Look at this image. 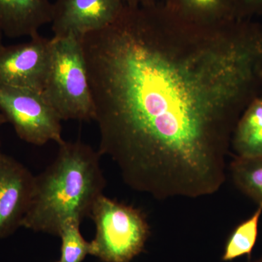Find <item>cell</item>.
I'll return each instance as SVG.
<instances>
[{"label": "cell", "instance_id": "cell-1", "mask_svg": "<svg viewBox=\"0 0 262 262\" xmlns=\"http://www.w3.org/2000/svg\"><path fill=\"white\" fill-rule=\"evenodd\" d=\"M126 5L81 37L98 152L157 200L211 195L227 177L234 129L262 85V28L163 26Z\"/></svg>", "mask_w": 262, "mask_h": 262}, {"label": "cell", "instance_id": "cell-2", "mask_svg": "<svg viewBox=\"0 0 262 262\" xmlns=\"http://www.w3.org/2000/svg\"><path fill=\"white\" fill-rule=\"evenodd\" d=\"M56 159L34 179L30 205L21 227L59 235L66 221L90 217L103 194L106 179L101 154L80 141H63Z\"/></svg>", "mask_w": 262, "mask_h": 262}, {"label": "cell", "instance_id": "cell-3", "mask_svg": "<svg viewBox=\"0 0 262 262\" xmlns=\"http://www.w3.org/2000/svg\"><path fill=\"white\" fill-rule=\"evenodd\" d=\"M42 93L62 120H94V101L81 37L52 38L49 68Z\"/></svg>", "mask_w": 262, "mask_h": 262}, {"label": "cell", "instance_id": "cell-4", "mask_svg": "<svg viewBox=\"0 0 262 262\" xmlns=\"http://www.w3.org/2000/svg\"><path fill=\"white\" fill-rule=\"evenodd\" d=\"M90 218L96 230L90 255L103 262H130L144 251L150 228L140 210L102 194Z\"/></svg>", "mask_w": 262, "mask_h": 262}, {"label": "cell", "instance_id": "cell-5", "mask_svg": "<svg viewBox=\"0 0 262 262\" xmlns=\"http://www.w3.org/2000/svg\"><path fill=\"white\" fill-rule=\"evenodd\" d=\"M0 112L29 144L42 146L54 141L60 145L64 141L62 120L42 92L0 84Z\"/></svg>", "mask_w": 262, "mask_h": 262}, {"label": "cell", "instance_id": "cell-6", "mask_svg": "<svg viewBox=\"0 0 262 262\" xmlns=\"http://www.w3.org/2000/svg\"><path fill=\"white\" fill-rule=\"evenodd\" d=\"M51 39L39 34L0 50V84L42 92L51 59Z\"/></svg>", "mask_w": 262, "mask_h": 262}, {"label": "cell", "instance_id": "cell-7", "mask_svg": "<svg viewBox=\"0 0 262 262\" xmlns=\"http://www.w3.org/2000/svg\"><path fill=\"white\" fill-rule=\"evenodd\" d=\"M126 5L125 0H56L51 23L53 37H82L101 30L113 23Z\"/></svg>", "mask_w": 262, "mask_h": 262}, {"label": "cell", "instance_id": "cell-8", "mask_svg": "<svg viewBox=\"0 0 262 262\" xmlns=\"http://www.w3.org/2000/svg\"><path fill=\"white\" fill-rule=\"evenodd\" d=\"M34 179L23 164L0 151V239L21 227L32 200Z\"/></svg>", "mask_w": 262, "mask_h": 262}, {"label": "cell", "instance_id": "cell-9", "mask_svg": "<svg viewBox=\"0 0 262 262\" xmlns=\"http://www.w3.org/2000/svg\"><path fill=\"white\" fill-rule=\"evenodd\" d=\"M50 0H0V31L8 37H32L51 24Z\"/></svg>", "mask_w": 262, "mask_h": 262}, {"label": "cell", "instance_id": "cell-10", "mask_svg": "<svg viewBox=\"0 0 262 262\" xmlns=\"http://www.w3.org/2000/svg\"><path fill=\"white\" fill-rule=\"evenodd\" d=\"M231 146L236 157H262V96L255 98L241 115Z\"/></svg>", "mask_w": 262, "mask_h": 262}, {"label": "cell", "instance_id": "cell-11", "mask_svg": "<svg viewBox=\"0 0 262 262\" xmlns=\"http://www.w3.org/2000/svg\"><path fill=\"white\" fill-rule=\"evenodd\" d=\"M232 182L243 194L262 206V157H234L229 165Z\"/></svg>", "mask_w": 262, "mask_h": 262}, {"label": "cell", "instance_id": "cell-12", "mask_svg": "<svg viewBox=\"0 0 262 262\" xmlns=\"http://www.w3.org/2000/svg\"><path fill=\"white\" fill-rule=\"evenodd\" d=\"M261 215L262 206H258L251 216L233 229L226 241L222 261H232L245 256L251 258L257 242L258 225Z\"/></svg>", "mask_w": 262, "mask_h": 262}, {"label": "cell", "instance_id": "cell-13", "mask_svg": "<svg viewBox=\"0 0 262 262\" xmlns=\"http://www.w3.org/2000/svg\"><path fill=\"white\" fill-rule=\"evenodd\" d=\"M80 221L70 219L66 221L60 231L61 255L57 262H82L90 254V243L81 234Z\"/></svg>", "mask_w": 262, "mask_h": 262}, {"label": "cell", "instance_id": "cell-14", "mask_svg": "<svg viewBox=\"0 0 262 262\" xmlns=\"http://www.w3.org/2000/svg\"><path fill=\"white\" fill-rule=\"evenodd\" d=\"M187 12L201 20H211L226 8L225 0H179Z\"/></svg>", "mask_w": 262, "mask_h": 262}, {"label": "cell", "instance_id": "cell-15", "mask_svg": "<svg viewBox=\"0 0 262 262\" xmlns=\"http://www.w3.org/2000/svg\"><path fill=\"white\" fill-rule=\"evenodd\" d=\"M128 5H144L151 4L153 0H125Z\"/></svg>", "mask_w": 262, "mask_h": 262}, {"label": "cell", "instance_id": "cell-16", "mask_svg": "<svg viewBox=\"0 0 262 262\" xmlns=\"http://www.w3.org/2000/svg\"><path fill=\"white\" fill-rule=\"evenodd\" d=\"M6 122L7 121L6 120H5V117L3 116V114L0 112V127H1L3 124L6 123ZM0 146H1V142H0ZM0 151H1V150H0Z\"/></svg>", "mask_w": 262, "mask_h": 262}, {"label": "cell", "instance_id": "cell-17", "mask_svg": "<svg viewBox=\"0 0 262 262\" xmlns=\"http://www.w3.org/2000/svg\"><path fill=\"white\" fill-rule=\"evenodd\" d=\"M3 33L0 31V50H1L3 46H4L3 44Z\"/></svg>", "mask_w": 262, "mask_h": 262}, {"label": "cell", "instance_id": "cell-18", "mask_svg": "<svg viewBox=\"0 0 262 262\" xmlns=\"http://www.w3.org/2000/svg\"><path fill=\"white\" fill-rule=\"evenodd\" d=\"M249 262H262V255L260 257L256 258V259L253 260V261H251Z\"/></svg>", "mask_w": 262, "mask_h": 262}]
</instances>
